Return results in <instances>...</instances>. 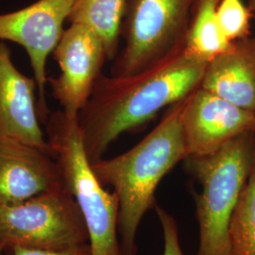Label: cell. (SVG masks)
Returning a JSON list of instances; mask_svg holds the SVG:
<instances>
[{
  "label": "cell",
  "instance_id": "cell-2",
  "mask_svg": "<svg viewBox=\"0 0 255 255\" xmlns=\"http://www.w3.org/2000/svg\"><path fill=\"white\" fill-rule=\"evenodd\" d=\"M185 99L170 106L137 145L122 154L92 163L100 182L113 187L119 199V237L124 255H136L138 229L155 206L158 185L188 156L182 120Z\"/></svg>",
  "mask_w": 255,
  "mask_h": 255
},
{
  "label": "cell",
  "instance_id": "cell-11",
  "mask_svg": "<svg viewBox=\"0 0 255 255\" xmlns=\"http://www.w3.org/2000/svg\"><path fill=\"white\" fill-rule=\"evenodd\" d=\"M40 123L36 82L19 71L9 47L0 41V135L51 153Z\"/></svg>",
  "mask_w": 255,
  "mask_h": 255
},
{
  "label": "cell",
  "instance_id": "cell-7",
  "mask_svg": "<svg viewBox=\"0 0 255 255\" xmlns=\"http://www.w3.org/2000/svg\"><path fill=\"white\" fill-rule=\"evenodd\" d=\"M75 0H38L23 9L0 14V41L13 42L27 52L36 82L42 123L49 116L46 98V62L64 33Z\"/></svg>",
  "mask_w": 255,
  "mask_h": 255
},
{
  "label": "cell",
  "instance_id": "cell-13",
  "mask_svg": "<svg viewBox=\"0 0 255 255\" xmlns=\"http://www.w3.org/2000/svg\"><path fill=\"white\" fill-rule=\"evenodd\" d=\"M128 2V0H75L67 21L92 29L101 38L107 58L112 59L118 50Z\"/></svg>",
  "mask_w": 255,
  "mask_h": 255
},
{
  "label": "cell",
  "instance_id": "cell-18",
  "mask_svg": "<svg viewBox=\"0 0 255 255\" xmlns=\"http://www.w3.org/2000/svg\"><path fill=\"white\" fill-rule=\"evenodd\" d=\"M10 255H92L89 243L70 247L62 250H34L24 248H13L9 251Z\"/></svg>",
  "mask_w": 255,
  "mask_h": 255
},
{
  "label": "cell",
  "instance_id": "cell-17",
  "mask_svg": "<svg viewBox=\"0 0 255 255\" xmlns=\"http://www.w3.org/2000/svg\"><path fill=\"white\" fill-rule=\"evenodd\" d=\"M156 213L164 236L163 255H184L180 244L179 231L175 219L168 212L159 206H156Z\"/></svg>",
  "mask_w": 255,
  "mask_h": 255
},
{
  "label": "cell",
  "instance_id": "cell-14",
  "mask_svg": "<svg viewBox=\"0 0 255 255\" xmlns=\"http://www.w3.org/2000/svg\"><path fill=\"white\" fill-rule=\"evenodd\" d=\"M219 3V0L196 1L184 41L186 49L207 64L232 45L217 18Z\"/></svg>",
  "mask_w": 255,
  "mask_h": 255
},
{
  "label": "cell",
  "instance_id": "cell-20",
  "mask_svg": "<svg viewBox=\"0 0 255 255\" xmlns=\"http://www.w3.org/2000/svg\"><path fill=\"white\" fill-rule=\"evenodd\" d=\"M1 252H2V251H1V249H0V255H2V254H1Z\"/></svg>",
  "mask_w": 255,
  "mask_h": 255
},
{
  "label": "cell",
  "instance_id": "cell-3",
  "mask_svg": "<svg viewBox=\"0 0 255 255\" xmlns=\"http://www.w3.org/2000/svg\"><path fill=\"white\" fill-rule=\"evenodd\" d=\"M45 124L51 155L84 219L92 255H124L119 237V199L94 172L79 119L59 110L49 114Z\"/></svg>",
  "mask_w": 255,
  "mask_h": 255
},
{
  "label": "cell",
  "instance_id": "cell-15",
  "mask_svg": "<svg viewBox=\"0 0 255 255\" xmlns=\"http://www.w3.org/2000/svg\"><path fill=\"white\" fill-rule=\"evenodd\" d=\"M232 255H255V154L245 189L232 219Z\"/></svg>",
  "mask_w": 255,
  "mask_h": 255
},
{
  "label": "cell",
  "instance_id": "cell-5",
  "mask_svg": "<svg viewBox=\"0 0 255 255\" xmlns=\"http://www.w3.org/2000/svg\"><path fill=\"white\" fill-rule=\"evenodd\" d=\"M89 243L81 210L63 183L17 204L0 203V249L62 250Z\"/></svg>",
  "mask_w": 255,
  "mask_h": 255
},
{
  "label": "cell",
  "instance_id": "cell-19",
  "mask_svg": "<svg viewBox=\"0 0 255 255\" xmlns=\"http://www.w3.org/2000/svg\"><path fill=\"white\" fill-rule=\"evenodd\" d=\"M249 9H251V11L255 12V0H249V4H248Z\"/></svg>",
  "mask_w": 255,
  "mask_h": 255
},
{
  "label": "cell",
  "instance_id": "cell-1",
  "mask_svg": "<svg viewBox=\"0 0 255 255\" xmlns=\"http://www.w3.org/2000/svg\"><path fill=\"white\" fill-rule=\"evenodd\" d=\"M206 65L183 43L136 73H101L78 117L91 163L102 159L121 134L188 97L200 86Z\"/></svg>",
  "mask_w": 255,
  "mask_h": 255
},
{
  "label": "cell",
  "instance_id": "cell-12",
  "mask_svg": "<svg viewBox=\"0 0 255 255\" xmlns=\"http://www.w3.org/2000/svg\"><path fill=\"white\" fill-rule=\"evenodd\" d=\"M200 87L255 113V40L233 42L206 65Z\"/></svg>",
  "mask_w": 255,
  "mask_h": 255
},
{
  "label": "cell",
  "instance_id": "cell-4",
  "mask_svg": "<svg viewBox=\"0 0 255 255\" xmlns=\"http://www.w3.org/2000/svg\"><path fill=\"white\" fill-rule=\"evenodd\" d=\"M255 149L252 133L237 137L207 155L185 159L201 183L196 196L200 243L196 255H232L230 228L245 189Z\"/></svg>",
  "mask_w": 255,
  "mask_h": 255
},
{
  "label": "cell",
  "instance_id": "cell-9",
  "mask_svg": "<svg viewBox=\"0 0 255 255\" xmlns=\"http://www.w3.org/2000/svg\"><path fill=\"white\" fill-rule=\"evenodd\" d=\"M182 120L187 157L210 154L229 141L255 131V113L200 86L185 99Z\"/></svg>",
  "mask_w": 255,
  "mask_h": 255
},
{
  "label": "cell",
  "instance_id": "cell-6",
  "mask_svg": "<svg viewBox=\"0 0 255 255\" xmlns=\"http://www.w3.org/2000/svg\"><path fill=\"white\" fill-rule=\"evenodd\" d=\"M196 1L131 0L124 27L125 46L112 75L139 72L182 45Z\"/></svg>",
  "mask_w": 255,
  "mask_h": 255
},
{
  "label": "cell",
  "instance_id": "cell-16",
  "mask_svg": "<svg viewBox=\"0 0 255 255\" xmlns=\"http://www.w3.org/2000/svg\"><path fill=\"white\" fill-rule=\"evenodd\" d=\"M251 9L241 0H219L217 18L231 43L246 38L250 29Z\"/></svg>",
  "mask_w": 255,
  "mask_h": 255
},
{
  "label": "cell",
  "instance_id": "cell-8",
  "mask_svg": "<svg viewBox=\"0 0 255 255\" xmlns=\"http://www.w3.org/2000/svg\"><path fill=\"white\" fill-rule=\"evenodd\" d=\"M61 74L48 78L52 96L70 118L79 114L90 99L107 58L101 38L89 27L71 24L53 51Z\"/></svg>",
  "mask_w": 255,
  "mask_h": 255
},
{
  "label": "cell",
  "instance_id": "cell-10",
  "mask_svg": "<svg viewBox=\"0 0 255 255\" xmlns=\"http://www.w3.org/2000/svg\"><path fill=\"white\" fill-rule=\"evenodd\" d=\"M51 153L0 135V203L17 204L64 183Z\"/></svg>",
  "mask_w": 255,
  "mask_h": 255
}]
</instances>
